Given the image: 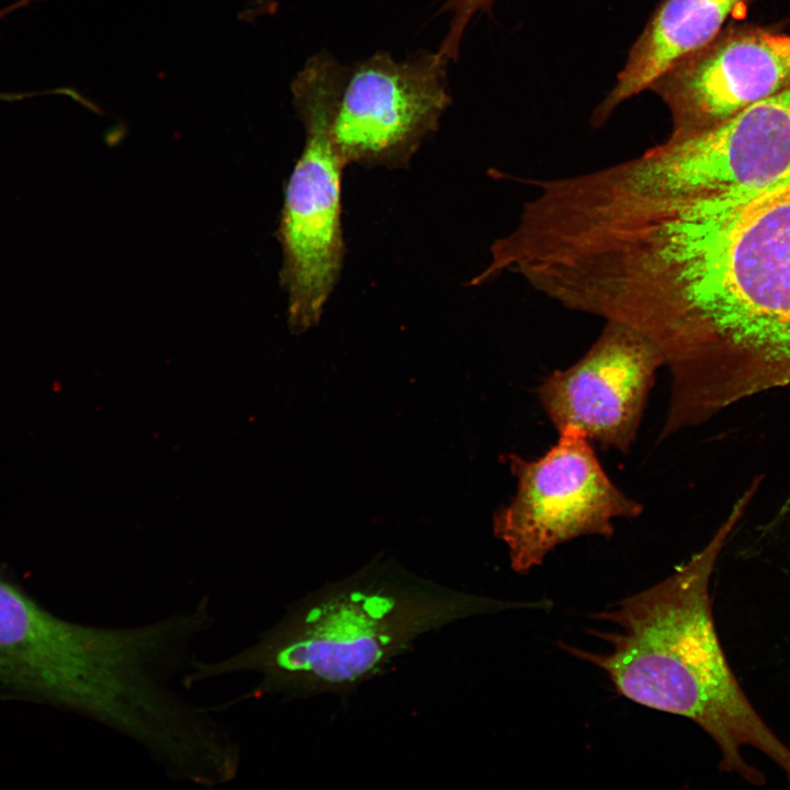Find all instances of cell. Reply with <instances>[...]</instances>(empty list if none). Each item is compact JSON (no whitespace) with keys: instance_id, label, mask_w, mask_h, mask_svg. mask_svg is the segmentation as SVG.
<instances>
[{"instance_id":"8fae6325","label":"cell","mask_w":790,"mask_h":790,"mask_svg":"<svg viewBox=\"0 0 790 790\" xmlns=\"http://www.w3.org/2000/svg\"><path fill=\"white\" fill-rule=\"evenodd\" d=\"M752 0H662L632 45L617 83L594 113L603 123L623 101L650 88L676 63L712 41Z\"/></svg>"},{"instance_id":"5b68a950","label":"cell","mask_w":790,"mask_h":790,"mask_svg":"<svg viewBox=\"0 0 790 790\" xmlns=\"http://www.w3.org/2000/svg\"><path fill=\"white\" fill-rule=\"evenodd\" d=\"M348 68L328 53L314 55L292 84L305 144L284 191L278 228L281 283L293 334L317 325L339 280L345 240L341 181L346 165L334 143V123Z\"/></svg>"},{"instance_id":"4fadbf2b","label":"cell","mask_w":790,"mask_h":790,"mask_svg":"<svg viewBox=\"0 0 790 790\" xmlns=\"http://www.w3.org/2000/svg\"><path fill=\"white\" fill-rule=\"evenodd\" d=\"M32 1L33 0H18L16 2H14L12 4H10L3 9H0V20H2L4 16H7L9 13H11L15 10L29 5Z\"/></svg>"},{"instance_id":"52a82bcc","label":"cell","mask_w":790,"mask_h":790,"mask_svg":"<svg viewBox=\"0 0 790 790\" xmlns=\"http://www.w3.org/2000/svg\"><path fill=\"white\" fill-rule=\"evenodd\" d=\"M516 494L494 515V532L507 546L511 568L529 573L558 545L579 537L610 538L613 521L636 518L643 506L602 469L590 440L566 427L535 460L506 456Z\"/></svg>"},{"instance_id":"30bf717a","label":"cell","mask_w":790,"mask_h":790,"mask_svg":"<svg viewBox=\"0 0 790 790\" xmlns=\"http://www.w3.org/2000/svg\"><path fill=\"white\" fill-rule=\"evenodd\" d=\"M790 87V35L723 29L650 87L668 106L672 135L709 128Z\"/></svg>"},{"instance_id":"9c48e42d","label":"cell","mask_w":790,"mask_h":790,"mask_svg":"<svg viewBox=\"0 0 790 790\" xmlns=\"http://www.w3.org/2000/svg\"><path fill=\"white\" fill-rule=\"evenodd\" d=\"M605 325L587 352L548 375L537 394L557 431L572 427L590 441L628 453L664 360L640 334L618 324Z\"/></svg>"},{"instance_id":"3957f363","label":"cell","mask_w":790,"mask_h":790,"mask_svg":"<svg viewBox=\"0 0 790 790\" xmlns=\"http://www.w3.org/2000/svg\"><path fill=\"white\" fill-rule=\"evenodd\" d=\"M424 579L394 562L372 561L287 607L255 641L227 656L196 657L183 686L253 674L257 682L218 704L263 697L292 700L351 689L377 675L420 635L454 621L510 608Z\"/></svg>"},{"instance_id":"6da1fadb","label":"cell","mask_w":790,"mask_h":790,"mask_svg":"<svg viewBox=\"0 0 790 790\" xmlns=\"http://www.w3.org/2000/svg\"><path fill=\"white\" fill-rule=\"evenodd\" d=\"M619 286L687 416L707 421L789 384L790 177L751 193L641 203L622 238Z\"/></svg>"},{"instance_id":"7a4b0ae2","label":"cell","mask_w":790,"mask_h":790,"mask_svg":"<svg viewBox=\"0 0 790 790\" xmlns=\"http://www.w3.org/2000/svg\"><path fill=\"white\" fill-rule=\"evenodd\" d=\"M759 485L755 478L703 549L669 576L590 616L616 625L589 630L607 641V653L558 645L603 670L627 699L696 723L718 746L721 771L765 785L764 774L743 756L751 747L776 764L790 786V747L734 675L715 630L709 588L720 553Z\"/></svg>"},{"instance_id":"7c38bea8","label":"cell","mask_w":790,"mask_h":790,"mask_svg":"<svg viewBox=\"0 0 790 790\" xmlns=\"http://www.w3.org/2000/svg\"><path fill=\"white\" fill-rule=\"evenodd\" d=\"M495 0H447L441 11L451 14L449 31L438 50L448 60L458 58L463 34L472 18L490 9Z\"/></svg>"},{"instance_id":"ba28073f","label":"cell","mask_w":790,"mask_h":790,"mask_svg":"<svg viewBox=\"0 0 790 790\" xmlns=\"http://www.w3.org/2000/svg\"><path fill=\"white\" fill-rule=\"evenodd\" d=\"M448 63L438 52L377 53L348 69L332 132L346 167L408 166L450 104Z\"/></svg>"},{"instance_id":"8992f818","label":"cell","mask_w":790,"mask_h":790,"mask_svg":"<svg viewBox=\"0 0 790 790\" xmlns=\"http://www.w3.org/2000/svg\"><path fill=\"white\" fill-rule=\"evenodd\" d=\"M790 177V87L709 128L669 135L639 157L592 170L591 188L617 198L751 193Z\"/></svg>"},{"instance_id":"277c9868","label":"cell","mask_w":790,"mask_h":790,"mask_svg":"<svg viewBox=\"0 0 790 790\" xmlns=\"http://www.w3.org/2000/svg\"><path fill=\"white\" fill-rule=\"evenodd\" d=\"M188 658L173 617L124 627L67 620L0 567V700L54 707L148 747L173 722Z\"/></svg>"}]
</instances>
